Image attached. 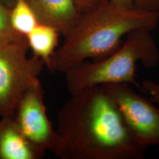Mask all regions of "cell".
Segmentation results:
<instances>
[{"instance_id":"6da1fadb","label":"cell","mask_w":159,"mask_h":159,"mask_svg":"<svg viewBox=\"0 0 159 159\" xmlns=\"http://www.w3.org/2000/svg\"><path fill=\"white\" fill-rule=\"evenodd\" d=\"M55 131L51 152L60 159H141L146 150L99 85L71 94L57 114Z\"/></svg>"},{"instance_id":"7a4b0ae2","label":"cell","mask_w":159,"mask_h":159,"mask_svg":"<svg viewBox=\"0 0 159 159\" xmlns=\"http://www.w3.org/2000/svg\"><path fill=\"white\" fill-rule=\"evenodd\" d=\"M158 21V11L107 0L81 13L74 27L52 56L49 69L64 74L83 61L102 58L116 50L123 38L131 32H151L156 28Z\"/></svg>"},{"instance_id":"3957f363","label":"cell","mask_w":159,"mask_h":159,"mask_svg":"<svg viewBox=\"0 0 159 159\" xmlns=\"http://www.w3.org/2000/svg\"><path fill=\"white\" fill-rule=\"evenodd\" d=\"M150 33L145 30L131 32L110 55L91 62L83 61L66 71V84L70 94L112 83H128L141 89L136 80L137 63L152 68L159 63L158 47Z\"/></svg>"},{"instance_id":"277c9868","label":"cell","mask_w":159,"mask_h":159,"mask_svg":"<svg viewBox=\"0 0 159 159\" xmlns=\"http://www.w3.org/2000/svg\"><path fill=\"white\" fill-rule=\"evenodd\" d=\"M26 37L0 45V116H13L25 93L39 84L44 63L29 57Z\"/></svg>"},{"instance_id":"5b68a950","label":"cell","mask_w":159,"mask_h":159,"mask_svg":"<svg viewBox=\"0 0 159 159\" xmlns=\"http://www.w3.org/2000/svg\"><path fill=\"white\" fill-rule=\"evenodd\" d=\"M118 108L135 141L146 150L159 145V108L128 83L99 85Z\"/></svg>"},{"instance_id":"8992f818","label":"cell","mask_w":159,"mask_h":159,"mask_svg":"<svg viewBox=\"0 0 159 159\" xmlns=\"http://www.w3.org/2000/svg\"><path fill=\"white\" fill-rule=\"evenodd\" d=\"M13 116L30 142L45 152L52 151L56 139V131L47 116L41 83L24 94Z\"/></svg>"},{"instance_id":"52a82bcc","label":"cell","mask_w":159,"mask_h":159,"mask_svg":"<svg viewBox=\"0 0 159 159\" xmlns=\"http://www.w3.org/2000/svg\"><path fill=\"white\" fill-rule=\"evenodd\" d=\"M39 24L53 27L66 36L74 27L81 12L74 0H27Z\"/></svg>"},{"instance_id":"ba28073f","label":"cell","mask_w":159,"mask_h":159,"mask_svg":"<svg viewBox=\"0 0 159 159\" xmlns=\"http://www.w3.org/2000/svg\"><path fill=\"white\" fill-rule=\"evenodd\" d=\"M45 151L26 138L13 116L0 120V159H40Z\"/></svg>"},{"instance_id":"9c48e42d","label":"cell","mask_w":159,"mask_h":159,"mask_svg":"<svg viewBox=\"0 0 159 159\" xmlns=\"http://www.w3.org/2000/svg\"><path fill=\"white\" fill-rule=\"evenodd\" d=\"M59 33L53 27L39 24L26 36L33 55L41 58L49 68L51 57L58 46Z\"/></svg>"},{"instance_id":"30bf717a","label":"cell","mask_w":159,"mask_h":159,"mask_svg":"<svg viewBox=\"0 0 159 159\" xmlns=\"http://www.w3.org/2000/svg\"><path fill=\"white\" fill-rule=\"evenodd\" d=\"M10 21L13 30L25 37L39 25L34 11L27 0H16L10 9Z\"/></svg>"},{"instance_id":"8fae6325","label":"cell","mask_w":159,"mask_h":159,"mask_svg":"<svg viewBox=\"0 0 159 159\" xmlns=\"http://www.w3.org/2000/svg\"><path fill=\"white\" fill-rule=\"evenodd\" d=\"M10 9L0 2V45L25 37L17 34L12 28L10 21Z\"/></svg>"},{"instance_id":"7c38bea8","label":"cell","mask_w":159,"mask_h":159,"mask_svg":"<svg viewBox=\"0 0 159 159\" xmlns=\"http://www.w3.org/2000/svg\"><path fill=\"white\" fill-rule=\"evenodd\" d=\"M141 90L148 93L151 97V100L159 105V82L145 80L141 85Z\"/></svg>"},{"instance_id":"4fadbf2b","label":"cell","mask_w":159,"mask_h":159,"mask_svg":"<svg viewBox=\"0 0 159 159\" xmlns=\"http://www.w3.org/2000/svg\"><path fill=\"white\" fill-rule=\"evenodd\" d=\"M132 2L139 8L159 12V0H132Z\"/></svg>"},{"instance_id":"5bb4252c","label":"cell","mask_w":159,"mask_h":159,"mask_svg":"<svg viewBox=\"0 0 159 159\" xmlns=\"http://www.w3.org/2000/svg\"><path fill=\"white\" fill-rule=\"evenodd\" d=\"M80 11L84 12L89 9L96 7L99 4L104 2L107 0H74Z\"/></svg>"},{"instance_id":"9a60e30c","label":"cell","mask_w":159,"mask_h":159,"mask_svg":"<svg viewBox=\"0 0 159 159\" xmlns=\"http://www.w3.org/2000/svg\"><path fill=\"white\" fill-rule=\"evenodd\" d=\"M110 1L121 5L134 6V4L132 2V0H110Z\"/></svg>"},{"instance_id":"2e32d148","label":"cell","mask_w":159,"mask_h":159,"mask_svg":"<svg viewBox=\"0 0 159 159\" xmlns=\"http://www.w3.org/2000/svg\"><path fill=\"white\" fill-rule=\"evenodd\" d=\"M1 2H2L4 5L7 6L9 8H11L13 7V5H14L16 0H0Z\"/></svg>"}]
</instances>
